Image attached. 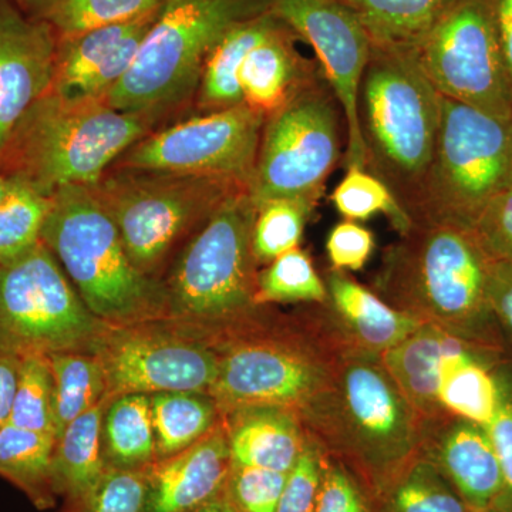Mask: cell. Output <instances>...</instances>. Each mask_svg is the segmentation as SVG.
<instances>
[{
    "label": "cell",
    "instance_id": "30bf717a",
    "mask_svg": "<svg viewBox=\"0 0 512 512\" xmlns=\"http://www.w3.org/2000/svg\"><path fill=\"white\" fill-rule=\"evenodd\" d=\"M512 184V120L441 97L436 150L413 222L473 228L480 212Z\"/></svg>",
    "mask_w": 512,
    "mask_h": 512
},
{
    "label": "cell",
    "instance_id": "7402d4cb",
    "mask_svg": "<svg viewBox=\"0 0 512 512\" xmlns=\"http://www.w3.org/2000/svg\"><path fill=\"white\" fill-rule=\"evenodd\" d=\"M299 36L278 19L259 40L239 69L244 103L269 119L322 74L320 66L306 59L296 47Z\"/></svg>",
    "mask_w": 512,
    "mask_h": 512
},
{
    "label": "cell",
    "instance_id": "d4e9b609",
    "mask_svg": "<svg viewBox=\"0 0 512 512\" xmlns=\"http://www.w3.org/2000/svg\"><path fill=\"white\" fill-rule=\"evenodd\" d=\"M278 18L271 12L239 22L228 30L212 50L202 69L195 94V106L200 113H215L244 103L239 86V69L252 47L268 35Z\"/></svg>",
    "mask_w": 512,
    "mask_h": 512
},
{
    "label": "cell",
    "instance_id": "ffe728a7",
    "mask_svg": "<svg viewBox=\"0 0 512 512\" xmlns=\"http://www.w3.org/2000/svg\"><path fill=\"white\" fill-rule=\"evenodd\" d=\"M434 433L423 430L419 456L439 468L471 512L498 510L505 494L503 473L484 427L454 417Z\"/></svg>",
    "mask_w": 512,
    "mask_h": 512
},
{
    "label": "cell",
    "instance_id": "7a4b0ae2",
    "mask_svg": "<svg viewBox=\"0 0 512 512\" xmlns=\"http://www.w3.org/2000/svg\"><path fill=\"white\" fill-rule=\"evenodd\" d=\"M154 126L104 99L49 92L13 128L0 151V171L47 197L69 185L92 187Z\"/></svg>",
    "mask_w": 512,
    "mask_h": 512
},
{
    "label": "cell",
    "instance_id": "74e56055",
    "mask_svg": "<svg viewBox=\"0 0 512 512\" xmlns=\"http://www.w3.org/2000/svg\"><path fill=\"white\" fill-rule=\"evenodd\" d=\"M330 200L346 220L366 221L383 214L400 235L406 234L413 225L412 218L390 188L365 168H348V173L333 190Z\"/></svg>",
    "mask_w": 512,
    "mask_h": 512
},
{
    "label": "cell",
    "instance_id": "f35d334b",
    "mask_svg": "<svg viewBox=\"0 0 512 512\" xmlns=\"http://www.w3.org/2000/svg\"><path fill=\"white\" fill-rule=\"evenodd\" d=\"M9 423L55 436V387L46 356L20 357L18 386Z\"/></svg>",
    "mask_w": 512,
    "mask_h": 512
},
{
    "label": "cell",
    "instance_id": "4316f807",
    "mask_svg": "<svg viewBox=\"0 0 512 512\" xmlns=\"http://www.w3.org/2000/svg\"><path fill=\"white\" fill-rule=\"evenodd\" d=\"M107 467L147 470L157 460L150 394H119L107 404L101 427Z\"/></svg>",
    "mask_w": 512,
    "mask_h": 512
},
{
    "label": "cell",
    "instance_id": "ee69618b",
    "mask_svg": "<svg viewBox=\"0 0 512 512\" xmlns=\"http://www.w3.org/2000/svg\"><path fill=\"white\" fill-rule=\"evenodd\" d=\"M471 231L491 261L512 265V184L485 205Z\"/></svg>",
    "mask_w": 512,
    "mask_h": 512
},
{
    "label": "cell",
    "instance_id": "f5cc1de1",
    "mask_svg": "<svg viewBox=\"0 0 512 512\" xmlns=\"http://www.w3.org/2000/svg\"><path fill=\"white\" fill-rule=\"evenodd\" d=\"M12 2H15L16 5L22 6L23 3H25V0H12Z\"/></svg>",
    "mask_w": 512,
    "mask_h": 512
},
{
    "label": "cell",
    "instance_id": "db71d44e",
    "mask_svg": "<svg viewBox=\"0 0 512 512\" xmlns=\"http://www.w3.org/2000/svg\"><path fill=\"white\" fill-rule=\"evenodd\" d=\"M483 512H504V511H501V510H488V511H483Z\"/></svg>",
    "mask_w": 512,
    "mask_h": 512
},
{
    "label": "cell",
    "instance_id": "1f68e13d",
    "mask_svg": "<svg viewBox=\"0 0 512 512\" xmlns=\"http://www.w3.org/2000/svg\"><path fill=\"white\" fill-rule=\"evenodd\" d=\"M55 387L56 439L77 417L107 394L106 377L97 357L89 352H60L46 356Z\"/></svg>",
    "mask_w": 512,
    "mask_h": 512
},
{
    "label": "cell",
    "instance_id": "d590c367",
    "mask_svg": "<svg viewBox=\"0 0 512 512\" xmlns=\"http://www.w3.org/2000/svg\"><path fill=\"white\" fill-rule=\"evenodd\" d=\"M256 205L252 251L258 265L299 247L306 221L316 204L301 198H274Z\"/></svg>",
    "mask_w": 512,
    "mask_h": 512
},
{
    "label": "cell",
    "instance_id": "f6af8a7d",
    "mask_svg": "<svg viewBox=\"0 0 512 512\" xmlns=\"http://www.w3.org/2000/svg\"><path fill=\"white\" fill-rule=\"evenodd\" d=\"M375 235L356 221H342L330 231L326 241L333 271H360L375 251Z\"/></svg>",
    "mask_w": 512,
    "mask_h": 512
},
{
    "label": "cell",
    "instance_id": "6da1fadb",
    "mask_svg": "<svg viewBox=\"0 0 512 512\" xmlns=\"http://www.w3.org/2000/svg\"><path fill=\"white\" fill-rule=\"evenodd\" d=\"M299 417L326 453L355 470L373 500L420 454L419 414L382 356L349 342L340 343L328 389Z\"/></svg>",
    "mask_w": 512,
    "mask_h": 512
},
{
    "label": "cell",
    "instance_id": "5b68a950",
    "mask_svg": "<svg viewBox=\"0 0 512 512\" xmlns=\"http://www.w3.org/2000/svg\"><path fill=\"white\" fill-rule=\"evenodd\" d=\"M42 242L101 322L124 326L167 319L163 282L138 271L89 187L69 185L52 195Z\"/></svg>",
    "mask_w": 512,
    "mask_h": 512
},
{
    "label": "cell",
    "instance_id": "e575fe53",
    "mask_svg": "<svg viewBox=\"0 0 512 512\" xmlns=\"http://www.w3.org/2000/svg\"><path fill=\"white\" fill-rule=\"evenodd\" d=\"M8 180V191L0 202V264L19 258L42 241L52 207V197L18 178Z\"/></svg>",
    "mask_w": 512,
    "mask_h": 512
},
{
    "label": "cell",
    "instance_id": "cb8c5ba5",
    "mask_svg": "<svg viewBox=\"0 0 512 512\" xmlns=\"http://www.w3.org/2000/svg\"><path fill=\"white\" fill-rule=\"evenodd\" d=\"M330 308L346 338L357 348L382 356L402 343L421 325L419 319L394 308L377 293L360 285L345 272L326 275Z\"/></svg>",
    "mask_w": 512,
    "mask_h": 512
},
{
    "label": "cell",
    "instance_id": "816d5d0a",
    "mask_svg": "<svg viewBox=\"0 0 512 512\" xmlns=\"http://www.w3.org/2000/svg\"><path fill=\"white\" fill-rule=\"evenodd\" d=\"M9 180L5 174L0 171V202L5 198L6 191H8Z\"/></svg>",
    "mask_w": 512,
    "mask_h": 512
},
{
    "label": "cell",
    "instance_id": "b9f144b4",
    "mask_svg": "<svg viewBox=\"0 0 512 512\" xmlns=\"http://www.w3.org/2000/svg\"><path fill=\"white\" fill-rule=\"evenodd\" d=\"M326 451L309 436L298 463L286 478L276 512H315Z\"/></svg>",
    "mask_w": 512,
    "mask_h": 512
},
{
    "label": "cell",
    "instance_id": "52a82bcc",
    "mask_svg": "<svg viewBox=\"0 0 512 512\" xmlns=\"http://www.w3.org/2000/svg\"><path fill=\"white\" fill-rule=\"evenodd\" d=\"M269 0H165L126 76L103 97L114 109L157 123L195 99L215 46Z\"/></svg>",
    "mask_w": 512,
    "mask_h": 512
},
{
    "label": "cell",
    "instance_id": "9a60e30c",
    "mask_svg": "<svg viewBox=\"0 0 512 512\" xmlns=\"http://www.w3.org/2000/svg\"><path fill=\"white\" fill-rule=\"evenodd\" d=\"M264 124V117L245 103L200 113L151 131L113 167L195 175L249 188Z\"/></svg>",
    "mask_w": 512,
    "mask_h": 512
},
{
    "label": "cell",
    "instance_id": "681fc988",
    "mask_svg": "<svg viewBox=\"0 0 512 512\" xmlns=\"http://www.w3.org/2000/svg\"><path fill=\"white\" fill-rule=\"evenodd\" d=\"M491 2H493L505 63H507L512 83V0H491Z\"/></svg>",
    "mask_w": 512,
    "mask_h": 512
},
{
    "label": "cell",
    "instance_id": "44dd1931",
    "mask_svg": "<svg viewBox=\"0 0 512 512\" xmlns=\"http://www.w3.org/2000/svg\"><path fill=\"white\" fill-rule=\"evenodd\" d=\"M481 357L473 340L421 323L409 338L382 355L383 365L423 423L447 416L441 410L439 389L447 367Z\"/></svg>",
    "mask_w": 512,
    "mask_h": 512
},
{
    "label": "cell",
    "instance_id": "c3c4849f",
    "mask_svg": "<svg viewBox=\"0 0 512 512\" xmlns=\"http://www.w3.org/2000/svg\"><path fill=\"white\" fill-rule=\"evenodd\" d=\"M20 357L0 350V427L9 423L18 386Z\"/></svg>",
    "mask_w": 512,
    "mask_h": 512
},
{
    "label": "cell",
    "instance_id": "e0dca14e",
    "mask_svg": "<svg viewBox=\"0 0 512 512\" xmlns=\"http://www.w3.org/2000/svg\"><path fill=\"white\" fill-rule=\"evenodd\" d=\"M57 36L12 0H0V151L18 121L52 90Z\"/></svg>",
    "mask_w": 512,
    "mask_h": 512
},
{
    "label": "cell",
    "instance_id": "7dc6e473",
    "mask_svg": "<svg viewBox=\"0 0 512 512\" xmlns=\"http://www.w3.org/2000/svg\"><path fill=\"white\" fill-rule=\"evenodd\" d=\"M488 301L495 318L500 319L512 336V265L493 261L488 279Z\"/></svg>",
    "mask_w": 512,
    "mask_h": 512
},
{
    "label": "cell",
    "instance_id": "2e32d148",
    "mask_svg": "<svg viewBox=\"0 0 512 512\" xmlns=\"http://www.w3.org/2000/svg\"><path fill=\"white\" fill-rule=\"evenodd\" d=\"M269 10L315 50L348 128L346 167L365 168L357 103L372 49L366 29L339 0H269Z\"/></svg>",
    "mask_w": 512,
    "mask_h": 512
},
{
    "label": "cell",
    "instance_id": "f1b7e54d",
    "mask_svg": "<svg viewBox=\"0 0 512 512\" xmlns=\"http://www.w3.org/2000/svg\"><path fill=\"white\" fill-rule=\"evenodd\" d=\"M376 45L414 47L456 0H339Z\"/></svg>",
    "mask_w": 512,
    "mask_h": 512
},
{
    "label": "cell",
    "instance_id": "ab89813d",
    "mask_svg": "<svg viewBox=\"0 0 512 512\" xmlns=\"http://www.w3.org/2000/svg\"><path fill=\"white\" fill-rule=\"evenodd\" d=\"M147 470L107 467L97 483L59 512H147Z\"/></svg>",
    "mask_w": 512,
    "mask_h": 512
},
{
    "label": "cell",
    "instance_id": "bcb514c9",
    "mask_svg": "<svg viewBox=\"0 0 512 512\" xmlns=\"http://www.w3.org/2000/svg\"><path fill=\"white\" fill-rule=\"evenodd\" d=\"M484 429L493 443L503 473L504 500L512 504V397L504 390L493 420Z\"/></svg>",
    "mask_w": 512,
    "mask_h": 512
},
{
    "label": "cell",
    "instance_id": "d6986e66",
    "mask_svg": "<svg viewBox=\"0 0 512 512\" xmlns=\"http://www.w3.org/2000/svg\"><path fill=\"white\" fill-rule=\"evenodd\" d=\"M232 457L224 420L207 436L147 468V512H191L227 490Z\"/></svg>",
    "mask_w": 512,
    "mask_h": 512
},
{
    "label": "cell",
    "instance_id": "ba28073f",
    "mask_svg": "<svg viewBox=\"0 0 512 512\" xmlns=\"http://www.w3.org/2000/svg\"><path fill=\"white\" fill-rule=\"evenodd\" d=\"M205 339L218 356L210 396L221 414L271 406L301 416L332 382L340 346L303 330L271 325L262 313Z\"/></svg>",
    "mask_w": 512,
    "mask_h": 512
},
{
    "label": "cell",
    "instance_id": "7bdbcfd3",
    "mask_svg": "<svg viewBox=\"0 0 512 512\" xmlns=\"http://www.w3.org/2000/svg\"><path fill=\"white\" fill-rule=\"evenodd\" d=\"M315 512H375L373 498L342 461L326 453Z\"/></svg>",
    "mask_w": 512,
    "mask_h": 512
},
{
    "label": "cell",
    "instance_id": "83f0119b",
    "mask_svg": "<svg viewBox=\"0 0 512 512\" xmlns=\"http://www.w3.org/2000/svg\"><path fill=\"white\" fill-rule=\"evenodd\" d=\"M56 437L20 429L6 423L0 427V477L15 485L37 510L56 507L53 487V451Z\"/></svg>",
    "mask_w": 512,
    "mask_h": 512
},
{
    "label": "cell",
    "instance_id": "3957f363",
    "mask_svg": "<svg viewBox=\"0 0 512 512\" xmlns=\"http://www.w3.org/2000/svg\"><path fill=\"white\" fill-rule=\"evenodd\" d=\"M441 97L413 47L372 43L357 103L365 170L390 188L410 218L436 150Z\"/></svg>",
    "mask_w": 512,
    "mask_h": 512
},
{
    "label": "cell",
    "instance_id": "ac0fdd59",
    "mask_svg": "<svg viewBox=\"0 0 512 512\" xmlns=\"http://www.w3.org/2000/svg\"><path fill=\"white\" fill-rule=\"evenodd\" d=\"M158 12L80 35L57 37L50 92L76 99H103L133 66Z\"/></svg>",
    "mask_w": 512,
    "mask_h": 512
},
{
    "label": "cell",
    "instance_id": "d6a6232c",
    "mask_svg": "<svg viewBox=\"0 0 512 512\" xmlns=\"http://www.w3.org/2000/svg\"><path fill=\"white\" fill-rule=\"evenodd\" d=\"M501 394L503 389L483 357H474L447 367L441 377L439 403L447 416L485 427L500 406Z\"/></svg>",
    "mask_w": 512,
    "mask_h": 512
},
{
    "label": "cell",
    "instance_id": "836d02e7",
    "mask_svg": "<svg viewBox=\"0 0 512 512\" xmlns=\"http://www.w3.org/2000/svg\"><path fill=\"white\" fill-rule=\"evenodd\" d=\"M379 501L383 512H471L439 468L416 457Z\"/></svg>",
    "mask_w": 512,
    "mask_h": 512
},
{
    "label": "cell",
    "instance_id": "f907efd6",
    "mask_svg": "<svg viewBox=\"0 0 512 512\" xmlns=\"http://www.w3.org/2000/svg\"><path fill=\"white\" fill-rule=\"evenodd\" d=\"M191 512H239V510L232 503L231 498H229L228 491L225 490L224 493L215 497L214 500L208 501V503L201 505L197 510Z\"/></svg>",
    "mask_w": 512,
    "mask_h": 512
},
{
    "label": "cell",
    "instance_id": "7c38bea8",
    "mask_svg": "<svg viewBox=\"0 0 512 512\" xmlns=\"http://www.w3.org/2000/svg\"><path fill=\"white\" fill-rule=\"evenodd\" d=\"M339 103L323 73L265 120L249 195L318 204L340 158Z\"/></svg>",
    "mask_w": 512,
    "mask_h": 512
},
{
    "label": "cell",
    "instance_id": "5bb4252c",
    "mask_svg": "<svg viewBox=\"0 0 512 512\" xmlns=\"http://www.w3.org/2000/svg\"><path fill=\"white\" fill-rule=\"evenodd\" d=\"M107 394H210L218 356L198 333L170 320L107 326L94 345Z\"/></svg>",
    "mask_w": 512,
    "mask_h": 512
},
{
    "label": "cell",
    "instance_id": "4fadbf2b",
    "mask_svg": "<svg viewBox=\"0 0 512 512\" xmlns=\"http://www.w3.org/2000/svg\"><path fill=\"white\" fill-rule=\"evenodd\" d=\"M446 99L512 120V83L491 0H456L413 47Z\"/></svg>",
    "mask_w": 512,
    "mask_h": 512
},
{
    "label": "cell",
    "instance_id": "f546056e",
    "mask_svg": "<svg viewBox=\"0 0 512 512\" xmlns=\"http://www.w3.org/2000/svg\"><path fill=\"white\" fill-rule=\"evenodd\" d=\"M150 403L157 460L174 456L197 443L222 419L220 407L207 393L150 394Z\"/></svg>",
    "mask_w": 512,
    "mask_h": 512
},
{
    "label": "cell",
    "instance_id": "4dcf8cb0",
    "mask_svg": "<svg viewBox=\"0 0 512 512\" xmlns=\"http://www.w3.org/2000/svg\"><path fill=\"white\" fill-rule=\"evenodd\" d=\"M165 0H25L20 9L45 22L57 37L143 18L163 8Z\"/></svg>",
    "mask_w": 512,
    "mask_h": 512
},
{
    "label": "cell",
    "instance_id": "603a6c76",
    "mask_svg": "<svg viewBox=\"0 0 512 512\" xmlns=\"http://www.w3.org/2000/svg\"><path fill=\"white\" fill-rule=\"evenodd\" d=\"M232 464L289 474L308 443L301 417L282 407H242L222 414Z\"/></svg>",
    "mask_w": 512,
    "mask_h": 512
},
{
    "label": "cell",
    "instance_id": "8992f818",
    "mask_svg": "<svg viewBox=\"0 0 512 512\" xmlns=\"http://www.w3.org/2000/svg\"><path fill=\"white\" fill-rule=\"evenodd\" d=\"M255 215L249 191L237 192L192 235L163 279L165 320L211 338L261 313L252 251Z\"/></svg>",
    "mask_w": 512,
    "mask_h": 512
},
{
    "label": "cell",
    "instance_id": "484cf974",
    "mask_svg": "<svg viewBox=\"0 0 512 512\" xmlns=\"http://www.w3.org/2000/svg\"><path fill=\"white\" fill-rule=\"evenodd\" d=\"M111 396L74 419L56 439L53 487L57 498L76 500L90 490L106 470L101 444L104 412Z\"/></svg>",
    "mask_w": 512,
    "mask_h": 512
},
{
    "label": "cell",
    "instance_id": "8fae6325",
    "mask_svg": "<svg viewBox=\"0 0 512 512\" xmlns=\"http://www.w3.org/2000/svg\"><path fill=\"white\" fill-rule=\"evenodd\" d=\"M106 323L90 312L42 241L0 264V350L23 356L93 352Z\"/></svg>",
    "mask_w": 512,
    "mask_h": 512
},
{
    "label": "cell",
    "instance_id": "9c48e42d",
    "mask_svg": "<svg viewBox=\"0 0 512 512\" xmlns=\"http://www.w3.org/2000/svg\"><path fill=\"white\" fill-rule=\"evenodd\" d=\"M89 188L119 229L131 262L160 282L170 261L222 202L249 191L214 178L116 167Z\"/></svg>",
    "mask_w": 512,
    "mask_h": 512
},
{
    "label": "cell",
    "instance_id": "8d00e7d4",
    "mask_svg": "<svg viewBox=\"0 0 512 512\" xmlns=\"http://www.w3.org/2000/svg\"><path fill=\"white\" fill-rule=\"evenodd\" d=\"M328 301V289L320 279L311 256L302 249L292 251L274 259L258 272L256 279V302L292 303Z\"/></svg>",
    "mask_w": 512,
    "mask_h": 512
},
{
    "label": "cell",
    "instance_id": "277c9868",
    "mask_svg": "<svg viewBox=\"0 0 512 512\" xmlns=\"http://www.w3.org/2000/svg\"><path fill=\"white\" fill-rule=\"evenodd\" d=\"M491 264L471 229L413 222L387 249L376 286L394 308L476 342L494 316Z\"/></svg>",
    "mask_w": 512,
    "mask_h": 512
},
{
    "label": "cell",
    "instance_id": "60d3db41",
    "mask_svg": "<svg viewBox=\"0 0 512 512\" xmlns=\"http://www.w3.org/2000/svg\"><path fill=\"white\" fill-rule=\"evenodd\" d=\"M288 474L232 464L227 491L239 512H276Z\"/></svg>",
    "mask_w": 512,
    "mask_h": 512
}]
</instances>
